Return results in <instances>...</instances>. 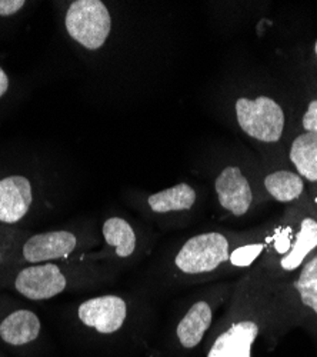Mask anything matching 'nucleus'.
Masks as SVG:
<instances>
[{
  "instance_id": "5",
  "label": "nucleus",
  "mask_w": 317,
  "mask_h": 357,
  "mask_svg": "<svg viewBox=\"0 0 317 357\" xmlns=\"http://www.w3.org/2000/svg\"><path fill=\"white\" fill-rule=\"evenodd\" d=\"M235 113L240 130L250 139L272 144L283 137L286 114L273 98H239L235 103Z\"/></svg>"
},
{
  "instance_id": "9",
  "label": "nucleus",
  "mask_w": 317,
  "mask_h": 357,
  "mask_svg": "<svg viewBox=\"0 0 317 357\" xmlns=\"http://www.w3.org/2000/svg\"><path fill=\"white\" fill-rule=\"evenodd\" d=\"M215 190L219 204L235 218H242L253 206V189L239 166H226L216 177Z\"/></svg>"
},
{
  "instance_id": "12",
  "label": "nucleus",
  "mask_w": 317,
  "mask_h": 357,
  "mask_svg": "<svg viewBox=\"0 0 317 357\" xmlns=\"http://www.w3.org/2000/svg\"><path fill=\"white\" fill-rule=\"evenodd\" d=\"M213 307L208 301H199L190 306L178 324L176 336L182 347H197L213 324Z\"/></svg>"
},
{
  "instance_id": "7",
  "label": "nucleus",
  "mask_w": 317,
  "mask_h": 357,
  "mask_svg": "<svg viewBox=\"0 0 317 357\" xmlns=\"http://www.w3.org/2000/svg\"><path fill=\"white\" fill-rule=\"evenodd\" d=\"M79 320L100 335H113L122 329L127 317V303L116 294L93 297L77 309Z\"/></svg>"
},
{
  "instance_id": "16",
  "label": "nucleus",
  "mask_w": 317,
  "mask_h": 357,
  "mask_svg": "<svg viewBox=\"0 0 317 357\" xmlns=\"http://www.w3.org/2000/svg\"><path fill=\"white\" fill-rule=\"evenodd\" d=\"M197 199L196 190L187 183H179L148 196L150 211L159 215L190 211Z\"/></svg>"
},
{
  "instance_id": "20",
  "label": "nucleus",
  "mask_w": 317,
  "mask_h": 357,
  "mask_svg": "<svg viewBox=\"0 0 317 357\" xmlns=\"http://www.w3.org/2000/svg\"><path fill=\"white\" fill-rule=\"evenodd\" d=\"M9 89V77L5 73V70L0 68V98H2Z\"/></svg>"
},
{
  "instance_id": "22",
  "label": "nucleus",
  "mask_w": 317,
  "mask_h": 357,
  "mask_svg": "<svg viewBox=\"0 0 317 357\" xmlns=\"http://www.w3.org/2000/svg\"><path fill=\"white\" fill-rule=\"evenodd\" d=\"M316 202H317V197H316Z\"/></svg>"
},
{
  "instance_id": "6",
  "label": "nucleus",
  "mask_w": 317,
  "mask_h": 357,
  "mask_svg": "<svg viewBox=\"0 0 317 357\" xmlns=\"http://www.w3.org/2000/svg\"><path fill=\"white\" fill-rule=\"evenodd\" d=\"M69 36L88 50L105 46L111 32V16L100 0H76L65 17Z\"/></svg>"
},
{
  "instance_id": "14",
  "label": "nucleus",
  "mask_w": 317,
  "mask_h": 357,
  "mask_svg": "<svg viewBox=\"0 0 317 357\" xmlns=\"http://www.w3.org/2000/svg\"><path fill=\"white\" fill-rule=\"evenodd\" d=\"M289 159L304 181L317 183V132L297 135L291 144Z\"/></svg>"
},
{
  "instance_id": "8",
  "label": "nucleus",
  "mask_w": 317,
  "mask_h": 357,
  "mask_svg": "<svg viewBox=\"0 0 317 357\" xmlns=\"http://www.w3.org/2000/svg\"><path fill=\"white\" fill-rule=\"evenodd\" d=\"M66 278L59 267L52 263L32 264L23 269L16 280V290L26 299L40 302L61 294L66 289Z\"/></svg>"
},
{
  "instance_id": "11",
  "label": "nucleus",
  "mask_w": 317,
  "mask_h": 357,
  "mask_svg": "<svg viewBox=\"0 0 317 357\" xmlns=\"http://www.w3.org/2000/svg\"><path fill=\"white\" fill-rule=\"evenodd\" d=\"M77 239L70 231H47L35 234L29 239L22 250L23 259L32 264L62 259L73 253Z\"/></svg>"
},
{
  "instance_id": "18",
  "label": "nucleus",
  "mask_w": 317,
  "mask_h": 357,
  "mask_svg": "<svg viewBox=\"0 0 317 357\" xmlns=\"http://www.w3.org/2000/svg\"><path fill=\"white\" fill-rule=\"evenodd\" d=\"M302 126L304 132H317V99L307 105V109L302 117Z\"/></svg>"
},
{
  "instance_id": "15",
  "label": "nucleus",
  "mask_w": 317,
  "mask_h": 357,
  "mask_svg": "<svg viewBox=\"0 0 317 357\" xmlns=\"http://www.w3.org/2000/svg\"><path fill=\"white\" fill-rule=\"evenodd\" d=\"M265 190L279 203H292L299 200L306 189L304 178L292 170H276L269 173L263 181Z\"/></svg>"
},
{
  "instance_id": "2",
  "label": "nucleus",
  "mask_w": 317,
  "mask_h": 357,
  "mask_svg": "<svg viewBox=\"0 0 317 357\" xmlns=\"http://www.w3.org/2000/svg\"><path fill=\"white\" fill-rule=\"evenodd\" d=\"M265 241V253L256 264L258 271L272 283L291 280L317 252V219L299 212L287 215Z\"/></svg>"
},
{
  "instance_id": "17",
  "label": "nucleus",
  "mask_w": 317,
  "mask_h": 357,
  "mask_svg": "<svg viewBox=\"0 0 317 357\" xmlns=\"http://www.w3.org/2000/svg\"><path fill=\"white\" fill-rule=\"evenodd\" d=\"M106 243L114 248L116 256L125 259L136 250V231L130 223L122 218H110L105 222L102 229Z\"/></svg>"
},
{
  "instance_id": "1",
  "label": "nucleus",
  "mask_w": 317,
  "mask_h": 357,
  "mask_svg": "<svg viewBox=\"0 0 317 357\" xmlns=\"http://www.w3.org/2000/svg\"><path fill=\"white\" fill-rule=\"evenodd\" d=\"M272 316L269 280L254 266L239 284L227 324L212 343L206 357H252L256 339Z\"/></svg>"
},
{
  "instance_id": "13",
  "label": "nucleus",
  "mask_w": 317,
  "mask_h": 357,
  "mask_svg": "<svg viewBox=\"0 0 317 357\" xmlns=\"http://www.w3.org/2000/svg\"><path fill=\"white\" fill-rule=\"evenodd\" d=\"M40 333V320L31 310H16L0 323V337L10 346L32 343Z\"/></svg>"
},
{
  "instance_id": "21",
  "label": "nucleus",
  "mask_w": 317,
  "mask_h": 357,
  "mask_svg": "<svg viewBox=\"0 0 317 357\" xmlns=\"http://www.w3.org/2000/svg\"><path fill=\"white\" fill-rule=\"evenodd\" d=\"M314 54H316V57H317V40H316V43H314Z\"/></svg>"
},
{
  "instance_id": "10",
  "label": "nucleus",
  "mask_w": 317,
  "mask_h": 357,
  "mask_svg": "<svg viewBox=\"0 0 317 357\" xmlns=\"http://www.w3.org/2000/svg\"><path fill=\"white\" fill-rule=\"evenodd\" d=\"M33 202L32 183L24 176H8L0 181V222H20Z\"/></svg>"
},
{
  "instance_id": "19",
  "label": "nucleus",
  "mask_w": 317,
  "mask_h": 357,
  "mask_svg": "<svg viewBox=\"0 0 317 357\" xmlns=\"http://www.w3.org/2000/svg\"><path fill=\"white\" fill-rule=\"evenodd\" d=\"M26 5L24 0H0V16H12Z\"/></svg>"
},
{
  "instance_id": "3",
  "label": "nucleus",
  "mask_w": 317,
  "mask_h": 357,
  "mask_svg": "<svg viewBox=\"0 0 317 357\" xmlns=\"http://www.w3.org/2000/svg\"><path fill=\"white\" fill-rule=\"evenodd\" d=\"M270 283L272 316L269 327L286 319H317V252L302 266L295 278L283 283Z\"/></svg>"
},
{
  "instance_id": "4",
  "label": "nucleus",
  "mask_w": 317,
  "mask_h": 357,
  "mask_svg": "<svg viewBox=\"0 0 317 357\" xmlns=\"http://www.w3.org/2000/svg\"><path fill=\"white\" fill-rule=\"evenodd\" d=\"M235 248L236 245H233L232 239L223 233H200L190 237L182 246L175 257V264L179 272L187 276L209 275L229 264Z\"/></svg>"
}]
</instances>
